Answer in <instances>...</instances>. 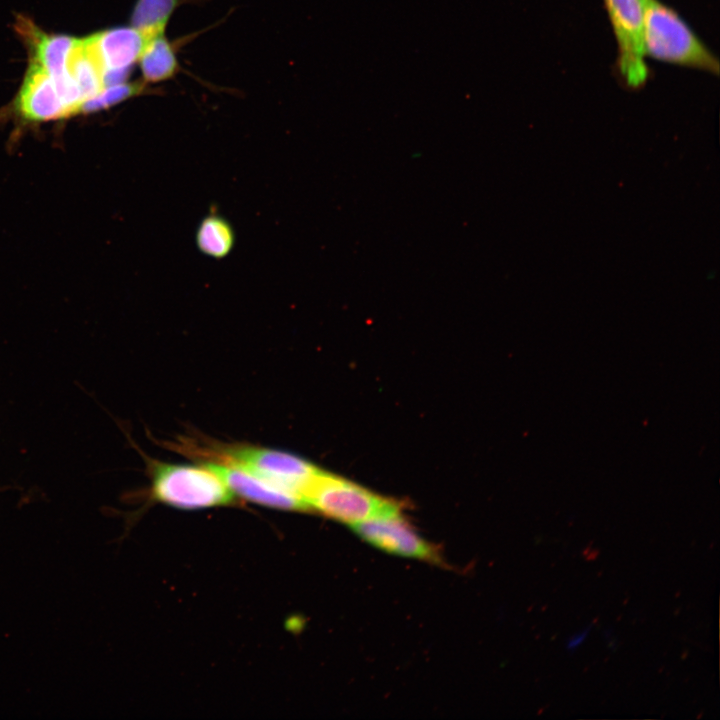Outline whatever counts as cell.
I'll return each mask as SVG.
<instances>
[{
	"instance_id": "obj_1",
	"label": "cell",
	"mask_w": 720,
	"mask_h": 720,
	"mask_svg": "<svg viewBox=\"0 0 720 720\" xmlns=\"http://www.w3.org/2000/svg\"><path fill=\"white\" fill-rule=\"evenodd\" d=\"M642 41L645 57L719 74L716 55L673 8L660 0H644Z\"/></svg>"
},
{
	"instance_id": "obj_2",
	"label": "cell",
	"mask_w": 720,
	"mask_h": 720,
	"mask_svg": "<svg viewBox=\"0 0 720 720\" xmlns=\"http://www.w3.org/2000/svg\"><path fill=\"white\" fill-rule=\"evenodd\" d=\"M151 492L158 502L180 509L225 506L235 495L221 478L202 466L150 461Z\"/></svg>"
},
{
	"instance_id": "obj_3",
	"label": "cell",
	"mask_w": 720,
	"mask_h": 720,
	"mask_svg": "<svg viewBox=\"0 0 720 720\" xmlns=\"http://www.w3.org/2000/svg\"><path fill=\"white\" fill-rule=\"evenodd\" d=\"M302 499L308 510L350 526L401 510L393 499L324 470H320L307 486Z\"/></svg>"
},
{
	"instance_id": "obj_4",
	"label": "cell",
	"mask_w": 720,
	"mask_h": 720,
	"mask_svg": "<svg viewBox=\"0 0 720 720\" xmlns=\"http://www.w3.org/2000/svg\"><path fill=\"white\" fill-rule=\"evenodd\" d=\"M214 456L213 462L235 466L301 499L304 490L321 470L289 452L252 445L217 447Z\"/></svg>"
},
{
	"instance_id": "obj_5",
	"label": "cell",
	"mask_w": 720,
	"mask_h": 720,
	"mask_svg": "<svg viewBox=\"0 0 720 720\" xmlns=\"http://www.w3.org/2000/svg\"><path fill=\"white\" fill-rule=\"evenodd\" d=\"M617 45V70L632 89L648 80L643 51L644 0H603Z\"/></svg>"
},
{
	"instance_id": "obj_6",
	"label": "cell",
	"mask_w": 720,
	"mask_h": 720,
	"mask_svg": "<svg viewBox=\"0 0 720 720\" xmlns=\"http://www.w3.org/2000/svg\"><path fill=\"white\" fill-rule=\"evenodd\" d=\"M367 543L385 552L420 560L438 561L433 546L402 516L401 510L376 516L351 526Z\"/></svg>"
},
{
	"instance_id": "obj_7",
	"label": "cell",
	"mask_w": 720,
	"mask_h": 720,
	"mask_svg": "<svg viewBox=\"0 0 720 720\" xmlns=\"http://www.w3.org/2000/svg\"><path fill=\"white\" fill-rule=\"evenodd\" d=\"M91 38L105 73L106 87L125 81L147 42L146 37L132 26L102 31Z\"/></svg>"
},
{
	"instance_id": "obj_8",
	"label": "cell",
	"mask_w": 720,
	"mask_h": 720,
	"mask_svg": "<svg viewBox=\"0 0 720 720\" xmlns=\"http://www.w3.org/2000/svg\"><path fill=\"white\" fill-rule=\"evenodd\" d=\"M15 111L27 122L68 117L66 105L53 78L32 61L15 101Z\"/></svg>"
},
{
	"instance_id": "obj_9",
	"label": "cell",
	"mask_w": 720,
	"mask_h": 720,
	"mask_svg": "<svg viewBox=\"0 0 720 720\" xmlns=\"http://www.w3.org/2000/svg\"><path fill=\"white\" fill-rule=\"evenodd\" d=\"M218 475L235 496L263 506L291 511H308L297 495L282 490L235 466L208 461L204 463Z\"/></svg>"
},
{
	"instance_id": "obj_10",
	"label": "cell",
	"mask_w": 720,
	"mask_h": 720,
	"mask_svg": "<svg viewBox=\"0 0 720 720\" xmlns=\"http://www.w3.org/2000/svg\"><path fill=\"white\" fill-rule=\"evenodd\" d=\"M67 72L80 92L83 102L105 87V73L91 36L76 39L67 60Z\"/></svg>"
},
{
	"instance_id": "obj_11",
	"label": "cell",
	"mask_w": 720,
	"mask_h": 720,
	"mask_svg": "<svg viewBox=\"0 0 720 720\" xmlns=\"http://www.w3.org/2000/svg\"><path fill=\"white\" fill-rule=\"evenodd\" d=\"M137 63L141 80L148 85L172 79L180 68L176 47L166 38L165 33L146 42Z\"/></svg>"
},
{
	"instance_id": "obj_12",
	"label": "cell",
	"mask_w": 720,
	"mask_h": 720,
	"mask_svg": "<svg viewBox=\"0 0 720 720\" xmlns=\"http://www.w3.org/2000/svg\"><path fill=\"white\" fill-rule=\"evenodd\" d=\"M236 243L231 222L215 210L205 215L197 226L195 244L205 256L221 260L229 256Z\"/></svg>"
},
{
	"instance_id": "obj_13",
	"label": "cell",
	"mask_w": 720,
	"mask_h": 720,
	"mask_svg": "<svg viewBox=\"0 0 720 720\" xmlns=\"http://www.w3.org/2000/svg\"><path fill=\"white\" fill-rule=\"evenodd\" d=\"M185 0H137L132 14L131 26L138 29L148 40L164 34L174 11Z\"/></svg>"
},
{
	"instance_id": "obj_14",
	"label": "cell",
	"mask_w": 720,
	"mask_h": 720,
	"mask_svg": "<svg viewBox=\"0 0 720 720\" xmlns=\"http://www.w3.org/2000/svg\"><path fill=\"white\" fill-rule=\"evenodd\" d=\"M149 92V85L143 80L135 82H120L105 87L96 96L85 100L79 108V113H92L107 109L131 97Z\"/></svg>"
},
{
	"instance_id": "obj_15",
	"label": "cell",
	"mask_w": 720,
	"mask_h": 720,
	"mask_svg": "<svg viewBox=\"0 0 720 720\" xmlns=\"http://www.w3.org/2000/svg\"><path fill=\"white\" fill-rule=\"evenodd\" d=\"M589 630H590V629L587 628L585 631H582L581 633H577V634H575L572 638H570L569 641H568V644H567V648H568L569 650H573V649H575L576 647H578V646L584 641V639L586 638Z\"/></svg>"
}]
</instances>
